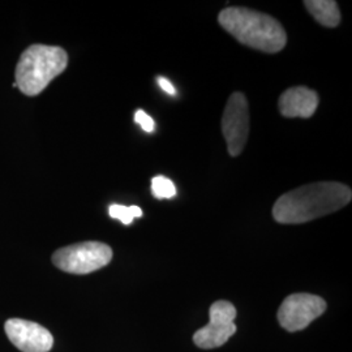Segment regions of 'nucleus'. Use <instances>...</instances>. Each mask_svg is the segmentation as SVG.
Instances as JSON below:
<instances>
[{"instance_id":"1","label":"nucleus","mask_w":352,"mask_h":352,"mask_svg":"<svg viewBox=\"0 0 352 352\" xmlns=\"http://www.w3.org/2000/svg\"><path fill=\"white\" fill-rule=\"evenodd\" d=\"M351 199V188L342 183H312L282 195L273 206V218L282 225L305 223L340 210Z\"/></svg>"},{"instance_id":"2","label":"nucleus","mask_w":352,"mask_h":352,"mask_svg":"<svg viewBox=\"0 0 352 352\" xmlns=\"http://www.w3.org/2000/svg\"><path fill=\"white\" fill-rule=\"evenodd\" d=\"M218 23L241 45L267 54L283 50L287 43L285 28L274 17L243 7H228Z\"/></svg>"},{"instance_id":"3","label":"nucleus","mask_w":352,"mask_h":352,"mask_svg":"<svg viewBox=\"0 0 352 352\" xmlns=\"http://www.w3.org/2000/svg\"><path fill=\"white\" fill-rule=\"evenodd\" d=\"M68 65L67 52L58 46L33 45L20 56L16 67V82L26 96L42 93L51 81L63 74Z\"/></svg>"},{"instance_id":"4","label":"nucleus","mask_w":352,"mask_h":352,"mask_svg":"<svg viewBox=\"0 0 352 352\" xmlns=\"http://www.w3.org/2000/svg\"><path fill=\"white\" fill-rule=\"evenodd\" d=\"M113 258V250L100 241H84L60 248L52 254L54 265L71 274H89L97 272Z\"/></svg>"},{"instance_id":"5","label":"nucleus","mask_w":352,"mask_h":352,"mask_svg":"<svg viewBox=\"0 0 352 352\" xmlns=\"http://www.w3.org/2000/svg\"><path fill=\"white\" fill-rule=\"evenodd\" d=\"M222 132L230 155H239L250 136V104L240 91L231 94L227 101L222 116Z\"/></svg>"},{"instance_id":"6","label":"nucleus","mask_w":352,"mask_h":352,"mask_svg":"<svg viewBox=\"0 0 352 352\" xmlns=\"http://www.w3.org/2000/svg\"><path fill=\"white\" fill-rule=\"evenodd\" d=\"M209 315V324L199 329L193 336L195 344L204 350H212L223 346L236 333V325L234 322L236 309L231 302L226 300L214 302L210 307Z\"/></svg>"},{"instance_id":"7","label":"nucleus","mask_w":352,"mask_h":352,"mask_svg":"<svg viewBox=\"0 0 352 352\" xmlns=\"http://www.w3.org/2000/svg\"><path fill=\"white\" fill-rule=\"evenodd\" d=\"M327 311V302L312 294L287 296L278 309L280 327L289 333L300 331Z\"/></svg>"},{"instance_id":"8","label":"nucleus","mask_w":352,"mask_h":352,"mask_svg":"<svg viewBox=\"0 0 352 352\" xmlns=\"http://www.w3.org/2000/svg\"><path fill=\"white\" fill-rule=\"evenodd\" d=\"M8 340L23 352H49L54 337L46 327L21 318H10L4 324Z\"/></svg>"},{"instance_id":"9","label":"nucleus","mask_w":352,"mask_h":352,"mask_svg":"<svg viewBox=\"0 0 352 352\" xmlns=\"http://www.w3.org/2000/svg\"><path fill=\"white\" fill-rule=\"evenodd\" d=\"M318 106V96L315 90L305 87L289 88L282 93L278 101L279 111L286 118L308 119L314 116Z\"/></svg>"},{"instance_id":"10","label":"nucleus","mask_w":352,"mask_h":352,"mask_svg":"<svg viewBox=\"0 0 352 352\" xmlns=\"http://www.w3.org/2000/svg\"><path fill=\"white\" fill-rule=\"evenodd\" d=\"M307 11L316 21L327 28H337L340 23V11L337 1L333 0H307L304 1Z\"/></svg>"},{"instance_id":"11","label":"nucleus","mask_w":352,"mask_h":352,"mask_svg":"<svg viewBox=\"0 0 352 352\" xmlns=\"http://www.w3.org/2000/svg\"><path fill=\"white\" fill-rule=\"evenodd\" d=\"M151 193L155 199H171L176 195L175 186L164 176H155L151 180Z\"/></svg>"},{"instance_id":"12","label":"nucleus","mask_w":352,"mask_h":352,"mask_svg":"<svg viewBox=\"0 0 352 352\" xmlns=\"http://www.w3.org/2000/svg\"><path fill=\"white\" fill-rule=\"evenodd\" d=\"M109 214L113 219H119L123 225H131L133 222V215H132V210L131 206H124V205H119V204H113L109 208Z\"/></svg>"},{"instance_id":"13","label":"nucleus","mask_w":352,"mask_h":352,"mask_svg":"<svg viewBox=\"0 0 352 352\" xmlns=\"http://www.w3.org/2000/svg\"><path fill=\"white\" fill-rule=\"evenodd\" d=\"M135 122L141 126L145 132H153L155 128V123L148 113L144 110H138L135 113Z\"/></svg>"},{"instance_id":"14","label":"nucleus","mask_w":352,"mask_h":352,"mask_svg":"<svg viewBox=\"0 0 352 352\" xmlns=\"http://www.w3.org/2000/svg\"><path fill=\"white\" fill-rule=\"evenodd\" d=\"M158 84H160V87H161V88L164 89L166 93H168V94H171V96H175V88H174V85H173L167 78H164V77H158Z\"/></svg>"}]
</instances>
